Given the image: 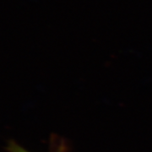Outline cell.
I'll use <instances>...</instances> for the list:
<instances>
[{
	"mask_svg": "<svg viewBox=\"0 0 152 152\" xmlns=\"http://www.w3.org/2000/svg\"><path fill=\"white\" fill-rule=\"evenodd\" d=\"M8 151L10 152H29L23 147L19 145L18 144L15 142H10L9 146H8Z\"/></svg>",
	"mask_w": 152,
	"mask_h": 152,
	"instance_id": "1",
	"label": "cell"
}]
</instances>
